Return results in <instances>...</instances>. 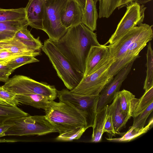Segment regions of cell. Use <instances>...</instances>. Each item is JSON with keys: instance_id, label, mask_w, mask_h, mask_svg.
Here are the masks:
<instances>
[{"instance_id": "obj_1", "label": "cell", "mask_w": 153, "mask_h": 153, "mask_svg": "<svg viewBox=\"0 0 153 153\" xmlns=\"http://www.w3.org/2000/svg\"><path fill=\"white\" fill-rule=\"evenodd\" d=\"M53 43L75 68L84 74L91 47L101 45L96 33L82 23L68 28L64 35Z\"/></svg>"}, {"instance_id": "obj_2", "label": "cell", "mask_w": 153, "mask_h": 153, "mask_svg": "<svg viewBox=\"0 0 153 153\" xmlns=\"http://www.w3.org/2000/svg\"><path fill=\"white\" fill-rule=\"evenodd\" d=\"M45 110L46 117L56 128L59 134L79 127L88 128L83 115L66 103L51 101Z\"/></svg>"}, {"instance_id": "obj_3", "label": "cell", "mask_w": 153, "mask_h": 153, "mask_svg": "<svg viewBox=\"0 0 153 153\" xmlns=\"http://www.w3.org/2000/svg\"><path fill=\"white\" fill-rule=\"evenodd\" d=\"M42 49L48 57L58 76L67 89L71 91L77 86L84 74L78 71L49 39L45 41Z\"/></svg>"}, {"instance_id": "obj_4", "label": "cell", "mask_w": 153, "mask_h": 153, "mask_svg": "<svg viewBox=\"0 0 153 153\" xmlns=\"http://www.w3.org/2000/svg\"><path fill=\"white\" fill-rule=\"evenodd\" d=\"M11 121L13 125L5 133V136H41L58 132L45 115H29Z\"/></svg>"}, {"instance_id": "obj_5", "label": "cell", "mask_w": 153, "mask_h": 153, "mask_svg": "<svg viewBox=\"0 0 153 153\" xmlns=\"http://www.w3.org/2000/svg\"><path fill=\"white\" fill-rule=\"evenodd\" d=\"M68 0H45L43 30L53 42H57L67 29L62 24L61 18Z\"/></svg>"}, {"instance_id": "obj_6", "label": "cell", "mask_w": 153, "mask_h": 153, "mask_svg": "<svg viewBox=\"0 0 153 153\" xmlns=\"http://www.w3.org/2000/svg\"><path fill=\"white\" fill-rule=\"evenodd\" d=\"M3 86L16 94H39L48 97L50 101L55 100L57 96V90L54 86L23 75H15L9 79Z\"/></svg>"}, {"instance_id": "obj_7", "label": "cell", "mask_w": 153, "mask_h": 153, "mask_svg": "<svg viewBox=\"0 0 153 153\" xmlns=\"http://www.w3.org/2000/svg\"><path fill=\"white\" fill-rule=\"evenodd\" d=\"M99 95H85L75 94L68 89L57 91L59 101L71 105L84 117L88 128L94 126Z\"/></svg>"}, {"instance_id": "obj_8", "label": "cell", "mask_w": 153, "mask_h": 153, "mask_svg": "<svg viewBox=\"0 0 153 153\" xmlns=\"http://www.w3.org/2000/svg\"><path fill=\"white\" fill-rule=\"evenodd\" d=\"M114 62V59L109 56L108 61L102 67L89 75L84 77L77 86L70 91L85 95L100 94L114 77L109 74L110 67Z\"/></svg>"}, {"instance_id": "obj_9", "label": "cell", "mask_w": 153, "mask_h": 153, "mask_svg": "<svg viewBox=\"0 0 153 153\" xmlns=\"http://www.w3.org/2000/svg\"><path fill=\"white\" fill-rule=\"evenodd\" d=\"M153 38L152 25L147 24L124 53L112 64L109 70V75L114 77L120 70L138 58L140 51Z\"/></svg>"}, {"instance_id": "obj_10", "label": "cell", "mask_w": 153, "mask_h": 153, "mask_svg": "<svg viewBox=\"0 0 153 153\" xmlns=\"http://www.w3.org/2000/svg\"><path fill=\"white\" fill-rule=\"evenodd\" d=\"M126 7L125 13L118 23L115 31L104 45L113 43L132 28L143 23L146 8L144 5L133 1Z\"/></svg>"}, {"instance_id": "obj_11", "label": "cell", "mask_w": 153, "mask_h": 153, "mask_svg": "<svg viewBox=\"0 0 153 153\" xmlns=\"http://www.w3.org/2000/svg\"><path fill=\"white\" fill-rule=\"evenodd\" d=\"M134 62H132L120 70L101 91L99 95L97 111L112 102L131 71Z\"/></svg>"}, {"instance_id": "obj_12", "label": "cell", "mask_w": 153, "mask_h": 153, "mask_svg": "<svg viewBox=\"0 0 153 153\" xmlns=\"http://www.w3.org/2000/svg\"><path fill=\"white\" fill-rule=\"evenodd\" d=\"M147 25L142 23L133 27L117 40L107 45L109 50L110 56L114 59V62L124 53Z\"/></svg>"}, {"instance_id": "obj_13", "label": "cell", "mask_w": 153, "mask_h": 153, "mask_svg": "<svg viewBox=\"0 0 153 153\" xmlns=\"http://www.w3.org/2000/svg\"><path fill=\"white\" fill-rule=\"evenodd\" d=\"M110 56L107 45H100L92 46L86 58L84 77L98 70L108 60Z\"/></svg>"}, {"instance_id": "obj_14", "label": "cell", "mask_w": 153, "mask_h": 153, "mask_svg": "<svg viewBox=\"0 0 153 153\" xmlns=\"http://www.w3.org/2000/svg\"><path fill=\"white\" fill-rule=\"evenodd\" d=\"M45 0H29L25 8L28 25L43 30Z\"/></svg>"}, {"instance_id": "obj_15", "label": "cell", "mask_w": 153, "mask_h": 153, "mask_svg": "<svg viewBox=\"0 0 153 153\" xmlns=\"http://www.w3.org/2000/svg\"><path fill=\"white\" fill-rule=\"evenodd\" d=\"M118 92L116 93L113 100L108 105L107 108V114L111 117L116 134H120V131L124 128L128 120L131 117L130 116L125 114L122 111Z\"/></svg>"}, {"instance_id": "obj_16", "label": "cell", "mask_w": 153, "mask_h": 153, "mask_svg": "<svg viewBox=\"0 0 153 153\" xmlns=\"http://www.w3.org/2000/svg\"><path fill=\"white\" fill-rule=\"evenodd\" d=\"M82 9L75 0H68L61 18L62 25L68 29L82 23Z\"/></svg>"}, {"instance_id": "obj_17", "label": "cell", "mask_w": 153, "mask_h": 153, "mask_svg": "<svg viewBox=\"0 0 153 153\" xmlns=\"http://www.w3.org/2000/svg\"><path fill=\"white\" fill-rule=\"evenodd\" d=\"M0 46L4 49L19 56L29 55L35 57L41 54V50L30 48L15 36L0 41Z\"/></svg>"}, {"instance_id": "obj_18", "label": "cell", "mask_w": 153, "mask_h": 153, "mask_svg": "<svg viewBox=\"0 0 153 153\" xmlns=\"http://www.w3.org/2000/svg\"><path fill=\"white\" fill-rule=\"evenodd\" d=\"M99 0H86L82 10V23L93 31L96 30L97 20L99 17L96 6Z\"/></svg>"}, {"instance_id": "obj_19", "label": "cell", "mask_w": 153, "mask_h": 153, "mask_svg": "<svg viewBox=\"0 0 153 153\" xmlns=\"http://www.w3.org/2000/svg\"><path fill=\"white\" fill-rule=\"evenodd\" d=\"M15 98L19 103L44 110L46 109L51 101L48 97L45 96L34 94H16Z\"/></svg>"}, {"instance_id": "obj_20", "label": "cell", "mask_w": 153, "mask_h": 153, "mask_svg": "<svg viewBox=\"0 0 153 153\" xmlns=\"http://www.w3.org/2000/svg\"><path fill=\"white\" fill-rule=\"evenodd\" d=\"M99 17L108 18L115 10L126 7L133 0H99Z\"/></svg>"}, {"instance_id": "obj_21", "label": "cell", "mask_w": 153, "mask_h": 153, "mask_svg": "<svg viewBox=\"0 0 153 153\" xmlns=\"http://www.w3.org/2000/svg\"><path fill=\"white\" fill-rule=\"evenodd\" d=\"M27 19L7 22H0V41L12 38L17 31L24 26H27Z\"/></svg>"}, {"instance_id": "obj_22", "label": "cell", "mask_w": 153, "mask_h": 153, "mask_svg": "<svg viewBox=\"0 0 153 153\" xmlns=\"http://www.w3.org/2000/svg\"><path fill=\"white\" fill-rule=\"evenodd\" d=\"M118 93L122 111L125 114L131 117L137 105L139 99L136 98L132 93L125 89L119 91Z\"/></svg>"}, {"instance_id": "obj_23", "label": "cell", "mask_w": 153, "mask_h": 153, "mask_svg": "<svg viewBox=\"0 0 153 153\" xmlns=\"http://www.w3.org/2000/svg\"><path fill=\"white\" fill-rule=\"evenodd\" d=\"M108 105H106L97 111L94 125L92 127L93 132L91 140V142L96 143L101 141L107 115Z\"/></svg>"}, {"instance_id": "obj_24", "label": "cell", "mask_w": 153, "mask_h": 153, "mask_svg": "<svg viewBox=\"0 0 153 153\" xmlns=\"http://www.w3.org/2000/svg\"><path fill=\"white\" fill-rule=\"evenodd\" d=\"M29 115L17 106L0 104V126L8 121Z\"/></svg>"}, {"instance_id": "obj_25", "label": "cell", "mask_w": 153, "mask_h": 153, "mask_svg": "<svg viewBox=\"0 0 153 153\" xmlns=\"http://www.w3.org/2000/svg\"><path fill=\"white\" fill-rule=\"evenodd\" d=\"M27 26H24L19 29L16 33L14 36L30 48L41 50L43 45L39 37L35 38L27 29Z\"/></svg>"}, {"instance_id": "obj_26", "label": "cell", "mask_w": 153, "mask_h": 153, "mask_svg": "<svg viewBox=\"0 0 153 153\" xmlns=\"http://www.w3.org/2000/svg\"><path fill=\"white\" fill-rule=\"evenodd\" d=\"M153 118H152L148 124L145 127L142 128L133 127L131 126L130 128L121 137L117 138H107L109 141L116 142H128L146 133L150 129L153 124Z\"/></svg>"}, {"instance_id": "obj_27", "label": "cell", "mask_w": 153, "mask_h": 153, "mask_svg": "<svg viewBox=\"0 0 153 153\" xmlns=\"http://www.w3.org/2000/svg\"><path fill=\"white\" fill-rule=\"evenodd\" d=\"M146 54L147 70L143 89L146 91L153 87V51L150 41L147 46Z\"/></svg>"}, {"instance_id": "obj_28", "label": "cell", "mask_w": 153, "mask_h": 153, "mask_svg": "<svg viewBox=\"0 0 153 153\" xmlns=\"http://www.w3.org/2000/svg\"><path fill=\"white\" fill-rule=\"evenodd\" d=\"M26 19L25 8L11 9L0 8V22L18 21Z\"/></svg>"}, {"instance_id": "obj_29", "label": "cell", "mask_w": 153, "mask_h": 153, "mask_svg": "<svg viewBox=\"0 0 153 153\" xmlns=\"http://www.w3.org/2000/svg\"><path fill=\"white\" fill-rule=\"evenodd\" d=\"M152 102H153V87L145 91L139 99L137 105L131 117L136 116L142 112Z\"/></svg>"}, {"instance_id": "obj_30", "label": "cell", "mask_w": 153, "mask_h": 153, "mask_svg": "<svg viewBox=\"0 0 153 153\" xmlns=\"http://www.w3.org/2000/svg\"><path fill=\"white\" fill-rule=\"evenodd\" d=\"M39 61L34 56L29 55H23L16 57L11 59L7 64L13 71L16 69L25 64L37 62Z\"/></svg>"}, {"instance_id": "obj_31", "label": "cell", "mask_w": 153, "mask_h": 153, "mask_svg": "<svg viewBox=\"0 0 153 153\" xmlns=\"http://www.w3.org/2000/svg\"><path fill=\"white\" fill-rule=\"evenodd\" d=\"M88 128L84 127H79L71 131L62 134L56 138L57 141H71L79 139Z\"/></svg>"}, {"instance_id": "obj_32", "label": "cell", "mask_w": 153, "mask_h": 153, "mask_svg": "<svg viewBox=\"0 0 153 153\" xmlns=\"http://www.w3.org/2000/svg\"><path fill=\"white\" fill-rule=\"evenodd\" d=\"M153 102L143 111L137 116L133 117V122L132 127L142 128L144 127L146 121L153 111Z\"/></svg>"}, {"instance_id": "obj_33", "label": "cell", "mask_w": 153, "mask_h": 153, "mask_svg": "<svg viewBox=\"0 0 153 153\" xmlns=\"http://www.w3.org/2000/svg\"><path fill=\"white\" fill-rule=\"evenodd\" d=\"M16 94L6 90L3 86H0V100L9 105L17 106L20 104L16 100Z\"/></svg>"}, {"instance_id": "obj_34", "label": "cell", "mask_w": 153, "mask_h": 153, "mask_svg": "<svg viewBox=\"0 0 153 153\" xmlns=\"http://www.w3.org/2000/svg\"><path fill=\"white\" fill-rule=\"evenodd\" d=\"M13 71L7 63H0V82H6Z\"/></svg>"}, {"instance_id": "obj_35", "label": "cell", "mask_w": 153, "mask_h": 153, "mask_svg": "<svg viewBox=\"0 0 153 153\" xmlns=\"http://www.w3.org/2000/svg\"><path fill=\"white\" fill-rule=\"evenodd\" d=\"M103 132V133L107 132L109 134L108 138H111L113 136H115L116 134L114 131L111 117L108 114Z\"/></svg>"}, {"instance_id": "obj_36", "label": "cell", "mask_w": 153, "mask_h": 153, "mask_svg": "<svg viewBox=\"0 0 153 153\" xmlns=\"http://www.w3.org/2000/svg\"><path fill=\"white\" fill-rule=\"evenodd\" d=\"M20 56L3 49L0 50V63H7L11 59Z\"/></svg>"}, {"instance_id": "obj_37", "label": "cell", "mask_w": 153, "mask_h": 153, "mask_svg": "<svg viewBox=\"0 0 153 153\" xmlns=\"http://www.w3.org/2000/svg\"><path fill=\"white\" fill-rule=\"evenodd\" d=\"M13 125L10 120L0 126V137L5 136V133Z\"/></svg>"}, {"instance_id": "obj_38", "label": "cell", "mask_w": 153, "mask_h": 153, "mask_svg": "<svg viewBox=\"0 0 153 153\" xmlns=\"http://www.w3.org/2000/svg\"><path fill=\"white\" fill-rule=\"evenodd\" d=\"M82 7V10L84 9L86 0H75Z\"/></svg>"}, {"instance_id": "obj_39", "label": "cell", "mask_w": 153, "mask_h": 153, "mask_svg": "<svg viewBox=\"0 0 153 153\" xmlns=\"http://www.w3.org/2000/svg\"><path fill=\"white\" fill-rule=\"evenodd\" d=\"M152 0H133V1H135L140 4L143 5Z\"/></svg>"}, {"instance_id": "obj_40", "label": "cell", "mask_w": 153, "mask_h": 153, "mask_svg": "<svg viewBox=\"0 0 153 153\" xmlns=\"http://www.w3.org/2000/svg\"><path fill=\"white\" fill-rule=\"evenodd\" d=\"M0 104L4 105H9L5 102L1 100H0Z\"/></svg>"}, {"instance_id": "obj_41", "label": "cell", "mask_w": 153, "mask_h": 153, "mask_svg": "<svg viewBox=\"0 0 153 153\" xmlns=\"http://www.w3.org/2000/svg\"><path fill=\"white\" fill-rule=\"evenodd\" d=\"M4 49L2 47L0 46V50Z\"/></svg>"}]
</instances>
